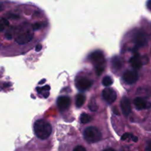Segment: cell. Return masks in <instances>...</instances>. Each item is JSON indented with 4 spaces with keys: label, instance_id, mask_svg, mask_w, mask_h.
<instances>
[{
    "label": "cell",
    "instance_id": "cell-22",
    "mask_svg": "<svg viewBox=\"0 0 151 151\" xmlns=\"http://www.w3.org/2000/svg\"><path fill=\"white\" fill-rule=\"evenodd\" d=\"M42 49V46H41V44H38V45L36 46V48H35V51L36 52H39L41 51V50Z\"/></svg>",
    "mask_w": 151,
    "mask_h": 151
},
{
    "label": "cell",
    "instance_id": "cell-6",
    "mask_svg": "<svg viewBox=\"0 0 151 151\" xmlns=\"http://www.w3.org/2000/svg\"><path fill=\"white\" fill-rule=\"evenodd\" d=\"M103 97L109 104H112L116 99V94L112 88H106L103 91Z\"/></svg>",
    "mask_w": 151,
    "mask_h": 151
},
{
    "label": "cell",
    "instance_id": "cell-7",
    "mask_svg": "<svg viewBox=\"0 0 151 151\" xmlns=\"http://www.w3.org/2000/svg\"><path fill=\"white\" fill-rule=\"evenodd\" d=\"M138 78V74L135 70H128L123 75L124 81L128 84L135 83Z\"/></svg>",
    "mask_w": 151,
    "mask_h": 151
},
{
    "label": "cell",
    "instance_id": "cell-3",
    "mask_svg": "<svg viewBox=\"0 0 151 151\" xmlns=\"http://www.w3.org/2000/svg\"><path fill=\"white\" fill-rule=\"evenodd\" d=\"M84 139L88 143H96L102 139V134L95 127H88L84 131Z\"/></svg>",
    "mask_w": 151,
    "mask_h": 151
},
{
    "label": "cell",
    "instance_id": "cell-8",
    "mask_svg": "<svg viewBox=\"0 0 151 151\" xmlns=\"http://www.w3.org/2000/svg\"><path fill=\"white\" fill-rule=\"evenodd\" d=\"M134 106L136 109L138 110H144V109H148L151 107V103H149L142 97H137L134 101Z\"/></svg>",
    "mask_w": 151,
    "mask_h": 151
},
{
    "label": "cell",
    "instance_id": "cell-20",
    "mask_svg": "<svg viewBox=\"0 0 151 151\" xmlns=\"http://www.w3.org/2000/svg\"><path fill=\"white\" fill-rule=\"evenodd\" d=\"M130 137H131V134H124L123 136H122V138H121V139H122V140H125V139H128V138H129Z\"/></svg>",
    "mask_w": 151,
    "mask_h": 151
},
{
    "label": "cell",
    "instance_id": "cell-25",
    "mask_svg": "<svg viewBox=\"0 0 151 151\" xmlns=\"http://www.w3.org/2000/svg\"><path fill=\"white\" fill-rule=\"evenodd\" d=\"M132 139H133V141H134V142L138 141V138H137V137H133V136H132Z\"/></svg>",
    "mask_w": 151,
    "mask_h": 151
},
{
    "label": "cell",
    "instance_id": "cell-14",
    "mask_svg": "<svg viewBox=\"0 0 151 151\" xmlns=\"http://www.w3.org/2000/svg\"><path fill=\"white\" fill-rule=\"evenodd\" d=\"M50 88L49 86H45L44 87H41V88H37L36 90L37 91H38L39 94H43L44 95V97H45V98H47V97H48L49 96V91H50Z\"/></svg>",
    "mask_w": 151,
    "mask_h": 151
},
{
    "label": "cell",
    "instance_id": "cell-21",
    "mask_svg": "<svg viewBox=\"0 0 151 151\" xmlns=\"http://www.w3.org/2000/svg\"><path fill=\"white\" fill-rule=\"evenodd\" d=\"M145 151H151V142L147 143V146L145 147Z\"/></svg>",
    "mask_w": 151,
    "mask_h": 151
},
{
    "label": "cell",
    "instance_id": "cell-17",
    "mask_svg": "<svg viewBox=\"0 0 151 151\" xmlns=\"http://www.w3.org/2000/svg\"><path fill=\"white\" fill-rule=\"evenodd\" d=\"M89 109L90 110L92 111H96L98 109V106H97V105L96 104L95 102H94V100H92V101L89 103Z\"/></svg>",
    "mask_w": 151,
    "mask_h": 151
},
{
    "label": "cell",
    "instance_id": "cell-24",
    "mask_svg": "<svg viewBox=\"0 0 151 151\" xmlns=\"http://www.w3.org/2000/svg\"><path fill=\"white\" fill-rule=\"evenodd\" d=\"M113 110H114V114H119V111H118V109H116V108H114V109Z\"/></svg>",
    "mask_w": 151,
    "mask_h": 151
},
{
    "label": "cell",
    "instance_id": "cell-12",
    "mask_svg": "<svg viewBox=\"0 0 151 151\" xmlns=\"http://www.w3.org/2000/svg\"><path fill=\"white\" fill-rule=\"evenodd\" d=\"M111 65L114 70L119 71L120 70L121 68L123 66V62H122V59L120 58L117 57V56H115V57H114L112 58Z\"/></svg>",
    "mask_w": 151,
    "mask_h": 151
},
{
    "label": "cell",
    "instance_id": "cell-15",
    "mask_svg": "<svg viewBox=\"0 0 151 151\" xmlns=\"http://www.w3.org/2000/svg\"><path fill=\"white\" fill-rule=\"evenodd\" d=\"M92 120V118L91 117V116H89L87 114H83L81 116V122L83 124H86L90 122Z\"/></svg>",
    "mask_w": 151,
    "mask_h": 151
},
{
    "label": "cell",
    "instance_id": "cell-11",
    "mask_svg": "<svg viewBox=\"0 0 151 151\" xmlns=\"http://www.w3.org/2000/svg\"><path fill=\"white\" fill-rule=\"evenodd\" d=\"M130 63H131V66L134 68L135 70H138L142 66V62L141 58L139 54H135V55L133 56L130 60Z\"/></svg>",
    "mask_w": 151,
    "mask_h": 151
},
{
    "label": "cell",
    "instance_id": "cell-16",
    "mask_svg": "<svg viewBox=\"0 0 151 151\" xmlns=\"http://www.w3.org/2000/svg\"><path fill=\"white\" fill-rule=\"evenodd\" d=\"M102 82H103V84L104 86L109 87V86H110L112 83H113V80L111 79V77L106 76L103 78V81H102Z\"/></svg>",
    "mask_w": 151,
    "mask_h": 151
},
{
    "label": "cell",
    "instance_id": "cell-4",
    "mask_svg": "<svg viewBox=\"0 0 151 151\" xmlns=\"http://www.w3.org/2000/svg\"><path fill=\"white\" fill-rule=\"evenodd\" d=\"M133 39L137 47H144L147 43V35L144 31L137 30L134 33Z\"/></svg>",
    "mask_w": 151,
    "mask_h": 151
},
{
    "label": "cell",
    "instance_id": "cell-27",
    "mask_svg": "<svg viewBox=\"0 0 151 151\" xmlns=\"http://www.w3.org/2000/svg\"><path fill=\"white\" fill-rule=\"evenodd\" d=\"M121 151H129V150H125V149H122V150H121Z\"/></svg>",
    "mask_w": 151,
    "mask_h": 151
},
{
    "label": "cell",
    "instance_id": "cell-1",
    "mask_svg": "<svg viewBox=\"0 0 151 151\" xmlns=\"http://www.w3.org/2000/svg\"><path fill=\"white\" fill-rule=\"evenodd\" d=\"M34 131L40 139H47L52 133V126L44 119H38L34 124Z\"/></svg>",
    "mask_w": 151,
    "mask_h": 151
},
{
    "label": "cell",
    "instance_id": "cell-2",
    "mask_svg": "<svg viewBox=\"0 0 151 151\" xmlns=\"http://www.w3.org/2000/svg\"><path fill=\"white\" fill-rule=\"evenodd\" d=\"M88 60L95 67L97 75L100 76L103 73L106 67V59H105L103 53L100 50H96L89 55Z\"/></svg>",
    "mask_w": 151,
    "mask_h": 151
},
{
    "label": "cell",
    "instance_id": "cell-19",
    "mask_svg": "<svg viewBox=\"0 0 151 151\" xmlns=\"http://www.w3.org/2000/svg\"><path fill=\"white\" fill-rule=\"evenodd\" d=\"M73 151H86V150L83 146H78V147H76L74 149Z\"/></svg>",
    "mask_w": 151,
    "mask_h": 151
},
{
    "label": "cell",
    "instance_id": "cell-18",
    "mask_svg": "<svg viewBox=\"0 0 151 151\" xmlns=\"http://www.w3.org/2000/svg\"><path fill=\"white\" fill-rule=\"evenodd\" d=\"M42 27L43 24L41 23H35L32 25V29H33L34 30H38V29H41Z\"/></svg>",
    "mask_w": 151,
    "mask_h": 151
},
{
    "label": "cell",
    "instance_id": "cell-5",
    "mask_svg": "<svg viewBox=\"0 0 151 151\" xmlns=\"http://www.w3.org/2000/svg\"><path fill=\"white\" fill-rule=\"evenodd\" d=\"M92 84L93 81L85 77L78 78L75 83V86L80 91H86V90L88 89L89 88H91Z\"/></svg>",
    "mask_w": 151,
    "mask_h": 151
},
{
    "label": "cell",
    "instance_id": "cell-23",
    "mask_svg": "<svg viewBox=\"0 0 151 151\" xmlns=\"http://www.w3.org/2000/svg\"><path fill=\"white\" fill-rule=\"evenodd\" d=\"M147 7L148 8V10H150L151 11V0H148L147 3Z\"/></svg>",
    "mask_w": 151,
    "mask_h": 151
},
{
    "label": "cell",
    "instance_id": "cell-13",
    "mask_svg": "<svg viewBox=\"0 0 151 151\" xmlns=\"http://www.w3.org/2000/svg\"><path fill=\"white\" fill-rule=\"evenodd\" d=\"M86 101V97L84 94H79L77 95L76 97V101H75V105H76L77 108L82 107L84 105Z\"/></svg>",
    "mask_w": 151,
    "mask_h": 151
},
{
    "label": "cell",
    "instance_id": "cell-26",
    "mask_svg": "<svg viewBox=\"0 0 151 151\" xmlns=\"http://www.w3.org/2000/svg\"><path fill=\"white\" fill-rule=\"evenodd\" d=\"M104 151H116V150H114V149L112 148H109V149H106V150H105Z\"/></svg>",
    "mask_w": 151,
    "mask_h": 151
},
{
    "label": "cell",
    "instance_id": "cell-9",
    "mask_svg": "<svg viewBox=\"0 0 151 151\" xmlns=\"http://www.w3.org/2000/svg\"><path fill=\"white\" fill-rule=\"evenodd\" d=\"M57 105L60 111L66 110L71 105V99L69 97H60L58 98Z\"/></svg>",
    "mask_w": 151,
    "mask_h": 151
},
{
    "label": "cell",
    "instance_id": "cell-10",
    "mask_svg": "<svg viewBox=\"0 0 151 151\" xmlns=\"http://www.w3.org/2000/svg\"><path fill=\"white\" fill-rule=\"evenodd\" d=\"M121 108L125 116H128L131 111V106L130 100L127 97H124L121 100Z\"/></svg>",
    "mask_w": 151,
    "mask_h": 151
}]
</instances>
